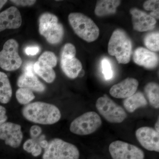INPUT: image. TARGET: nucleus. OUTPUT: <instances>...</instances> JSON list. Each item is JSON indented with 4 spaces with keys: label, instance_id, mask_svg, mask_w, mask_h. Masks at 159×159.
Segmentation results:
<instances>
[{
    "label": "nucleus",
    "instance_id": "obj_8",
    "mask_svg": "<svg viewBox=\"0 0 159 159\" xmlns=\"http://www.w3.org/2000/svg\"><path fill=\"white\" fill-rule=\"evenodd\" d=\"M18 43L16 40H8L0 51V67L6 71H14L19 68L22 60L18 53Z\"/></svg>",
    "mask_w": 159,
    "mask_h": 159
},
{
    "label": "nucleus",
    "instance_id": "obj_31",
    "mask_svg": "<svg viewBox=\"0 0 159 159\" xmlns=\"http://www.w3.org/2000/svg\"><path fill=\"white\" fill-rule=\"evenodd\" d=\"M42 132V128L37 125H32L30 129V134L33 139L39 136Z\"/></svg>",
    "mask_w": 159,
    "mask_h": 159
},
{
    "label": "nucleus",
    "instance_id": "obj_26",
    "mask_svg": "<svg viewBox=\"0 0 159 159\" xmlns=\"http://www.w3.org/2000/svg\"><path fill=\"white\" fill-rule=\"evenodd\" d=\"M76 50L75 46L70 43L64 46L61 54V58H69L75 57Z\"/></svg>",
    "mask_w": 159,
    "mask_h": 159
},
{
    "label": "nucleus",
    "instance_id": "obj_16",
    "mask_svg": "<svg viewBox=\"0 0 159 159\" xmlns=\"http://www.w3.org/2000/svg\"><path fill=\"white\" fill-rule=\"evenodd\" d=\"M17 85L20 88L29 89L39 93L45 90V86L39 80L34 72H24L18 79Z\"/></svg>",
    "mask_w": 159,
    "mask_h": 159
},
{
    "label": "nucleus",
    "instance_id": "obj_35",
    "mask_svg": "<svg viewBox=\"0 0 159 159\" xmlns=\"http://www.w3.org/2000/svg\"><path fill=\"white\" fill-rule=\"evenodd\" d=\"M33 63L29 62L25 66V72H34V69H33Z\"/></svg>",
    "mask_w": 159,
    "mask_h": 159
},
{
    "label": "nucleus",
    "instance_id": "obj_2",
    "mask_svg": "<svg viewBox=\"0 0 159 159\" xmlns=\"http://www.w3.org/2000/svg\"><path fill=\"white\" fill-rule=\"evenodd\" d=\"M132 51V43L126 33L121 29L114 31L108 45L109 54L115 56L119 64L129 62Z\"/></svg>",
    "mask_w": 159,
    "mask_h": 159
},
{
    "label": "nucleus",
    "instance_id": "obj_3",
    "mask_svg": "<svg viewBox=\"0 0 159 159\" xmlns=\"http://www.w3.org/2000/svg\"><path fill=\"white\" fill-rule=\"evenodd\" d=\"M68 20L75 33L87 42H93L99 37V30L98 26L85 15L73 12L69 14Z\"/></svg>",
    "mask_w": 159,
    "mask_h": 159
},
{
    "label": "nucleus",
    "instance_id": "obj_28",
    "mask_svg": "<svg viewBox=\"0 0 159 159\" xmlns=\"http://www.w3.org/2000/svg\"><path fill=\"white\" fill-rule=\"evenodd\" d=\"M159 1L157 0H148L143 4V7L147 11H155L159 9Z\"/></svg>",
    "mask_w": 159,
    "mask_h": 159
},
{
    "label": "nucleus",
    "instance_id": "obj_1",
    "mask_svg": "<svg viewBox=\"0 0 159 159\" xmlns=\"http://www.w3.org/2000/svg\"><path fill=\"white\" fill-rule=\"evenodd\" d=\"M22 113L28 121L42 125L54 124L61 118L60 111L56 106L42 102L27 104Z\"/></svg>",
    "mask_w": 159,
    "mask_h": 159
},
{
    "label": "nucleus",
    "instance_id": "obj_20",
    "mask_svg": "<svg viewBox=\"0 0 159 159\" xmlns=\"http://www.w3.org/2000/svg\"><path fill=\"white\" fill-rule=\"evenodd\" d=\"M34 72L46 82L51 83L54 81L56 74L53 68L46 63L38 60L33 66Z\"/></svg>",
    "mask_w": 159,
    "mask_h": 159
},
{
    "label": "nucleus",
    "instance_id": "obj_22",
    "mask_svg": "<svg viewBox=\"0 0 159 159\" xmlns=\"http://www.w3.org/2000/svg\"><path fill=\"white\" fill-rule=\"evenodd\" d=\"M145 92L150 105L156 109L159 107V86L155 82L148 83L145 86Z\"/></svg>",
    "mask_w": 159,
    "mask_h": 159
},
{
    "label": "nucleus",
    "instance_id": "obj_12",
    "mask_svg": "<svg viewBox=\"0 0 159 159\" xmlns=\"http://www.w3.org/2000/svg\"><path fill=\"white\" fill-rule=\"evenodd\" d=\"M139 85L137 79L128 77L113 86L110 90V94L117 99H126L136 93Z\"/></svg>",
    "mask_w": 159,
    "mask_h": 159
},
{
    "label": "nucleus",
    "instance_id": "obj_34",
    "mask_svg": "<svg viewBox=\"0 0 159 159\" xmlns=\"http://www.w3.org/2000/svg\"><path fill=\"white\" fill-rule=\"evenodd\" d=\"M42 152V149L41 146H40L39 144L36 143V145L34 146L33 151L31 153L33 156L37 157L41 154Z\"/></svg>",
    "mask_w": 159,
    "mask_h": 159
},
{
    "label": "nucleus",
    "instance_id": "obj_5",
    "mask_svg": "<svg viewBox=\"0 0 159 159\" xmlns=\"http://www.w3.org/2000/svg\"><path fill=\"white\" fill-rule=\"evenodd\" d=\"M80 152L75 145L61 139H54L44 149L43 159H79Z\"/></svg>",
    "mask_w": 159,
    "mask_h": 159
},
{
    "label": "nucleus",
    "instance_id": "obj_38",
    "mask_svg": "<svg viewBox=\"0 0 159 159\" xmlns=\"http://www.w3.org/2000/svg\"><path fill=\"white\" fill-rule=\"evenodd\" d=\"M7 1L6 0H0V10L3 7V6L6 4Z\"/></svg>",
    "mask_w": 159,
    "mask_h": 159
},
{
    "label": "nucleus",
    "instance_id": "obj_9",
    "mask_svg": "<svg viewBox=\"0 0 159 159\" xmlns=\"http://www.w3.org/2000/svg\"><path fill=\"white\" fill-rule=\"evenodd\" d=\"M109 151L113 159H144L145 157L141 148L119 140L111 143Z\"/></svg>",
    "mask_w": 159,
    "mask_h": 159
},
{
    "label": "nucleus",
    "instance_id": "obj_19",
    "mask_svg": "<svg viewBox=\"0 0 159 159\" xmlns=\"http://www.w3.org/2000/svg\"><path fill=\"white\" fill-rule=\"evenodd\" d=\"M148 104L144 94L141 92L135 93L132 96L125 99L123 106L127 111L133 113L137 109L145 107Z\"/></svg>",
    "mask_w": 159,
    "mask_h": 159
},
{
    "label": "nucleus",
    "instance_id": "obj_18",
    "mask_svg": "<svg viewBox=\"0 0 159 159\" xmlns=\"http://www.w3.org/2000/svg\"><path fill=\"white\" fill-rule=\"evenodd\" d=\"M119 0H100L97 2L95 13L98 16L115 14L121 3Z\"/></svg>",
    "mask_w": 159,
    "mask_h": 159
},
{
    "label": "nucleus",
    "instance_id": "obj_10",
    "mask_svg": "<svg viewBox=\"0 0 159 159\" xmlns=\"http://www.w3.org/2000/svg\"><path fill=\"white\" fill-rule=\"evenodd\" d=\"M21 126L11 122H6L0 125V139L6 145L13 148L19 147L22 141Z\"/></svg>",
    "mask_w": 159,
    "mask_h": 159
},
{
    "label": "nucleus",
    "instance_id": "obj_15",
    "mask_svg": "<svg viewBox=\"0 0 159 159\" xmlns=\"http://www.w3.org/2000/svg\"><path fill=\"white\" fill-rule=\"evenodd\" d=\"M133 60L138 65L148 69L155 68L159 63L158 56L156 53L142 47L135 50Z\"/></svg>",
    "mask_w": 159,
    "mask_h": 159
},
{
    "label": "nucleus",
    "instance_id": "obj_7",
    "mask_svg": "<svg viewBox=\"0 0 159 159\" xmlns=\"http://www.w3.org/2000/svg\"><path fill=\"white\" fill-rule=\"evenodd\" d=\"M96 106L99 114L111 123H121L127 117L125 110L106 96L98 98Z\"/></svg>",
    "mask_w": 159,
    "mask_h": 159
},
{
    "label": "nucleus",
    "instance_id": "obj_27",
    "mask_svg": "<svg viewBox=\"0 0 159 159\" xmlns=\"http://www.w3.org/2000/svg\"><path fill=\"white\" fill-rule=\"evenodd\" d=\"M101 65H102V74L104 75L105 79L106 80H110L112 78L113 74L110 62L106 58H104L102 60Z\"/></svg>",
    "mask_w": 159,
    "mask_h": 159
},
{
    "label": "nucleus",
    "instance_id": "obj_25",
    "mask_svg": "<svg viewBox=\"0 0 159 159\" xmlns=\"http://www.w3.org/2000/svg\"><path fill=\"white\" fill-rule=\"evenodd\" d=\"M38 60L46 63L53 68L57 64V58L55 54L51 51H45L39 57Z\"/></svg>",
    "mask_w": 159,
    "mask_h": 159
},
{
    "label": "nucleus",
    "instance_id": "obj_14",
    "mask_svg": "<svg viewBox=\"0 0 159 159\" xmlns=\"http://www.w3.org/2000/svg\"><path fill=\"white\" fill-rule=\"evenodd\" d=\"M21 24V15L19 10L14 6L0 13V32L7 29H18Z\"/></svg>",
    "mask_w": 159,
    "mask_h": 159
},
{
    "label": "nucleus",
    "instance_id": "obj_4",
    "mask_svg": "<svg viewBox=\"0 0 159 159\" xmlns=\"http://www.w3.org/2000/svg\"><path fill=\"white\" fill-rule=\"evenodd\" d=\"M39 32L51 44H57L62 41L64 34L63 27L58 22L56 16L49 12L43 13L39 19Z\"/></svg>",
    "mask_w": 159,
    "mask_h": 159
},
{
    "label": "nucleus",
    "instance_id": "obj_33",
    "mask_svg": "<svg viewBox=\"0 0 159 159\" xmlns=\"http://www.w3.org/2000/svg\"><path fill=\"white\" fill-rule=\"evenodd\" d=\"M39 48L38 47H29L26 48L25 52L28 55H36L39 52Z\"/></svg>",
    "mask_w": 159,
    "mask_h": 159
},
{
    "label": "nucleus",
    "instance_id": "obj_32",
    "mask_svg": "<svg viewBox=\"0 0 159 159\" xmlns=\"http://www.w3.org/2000/svg\"><path fill=\"white\" fill-rule=\"evenodd\" d=\"M7 119L6 109L2 106L0 105V125L6 122Z\"/></svg>",
    "mask_w": 159,
    "mask_h": 159
},
{
    "label": "nucleus",
    "instance_id": "obj_39",
    "mask_svg": "<svg viewBox=\"0 0 159 159\" xmlns=\"http://www.w3.org/2000/svg\"><path fill=\"white\" fill-rule=\"evenodd\" d=\"M155 130L157 131V132L159 133V120L158 119L155 125Z\"/></svg>",
    "mask_w": 159,
    "mask_h": 159
},
{
    "label": "nucleus",
    "instance_id": "obj_37",
    "mask_svg": "<svg viewBox=\"0 0 159 159\" xmlns=\"http://www.w3.org/2000/svg\"><path fill=\"white\" fill-rule=\"evenodd\" d=\"M39 145L42 148H46L48 145V142L45 140H43L39 142Z\"/></svg>",
    "mask_w": 159,
    "mask_h": 159
},
{
    "label": "nucleus",
    "instance_id": "obj_21",
    "mask_svg": "<svg viewBox=\"0 0 159 159\" xmlns=\"http://www.w3.org/2000/svg\"><path fill=\"white\" fill-rule=\"evenodd\" d=\"M12 89L9 78L5 73L0 71V102L8 103L12 96Z\"/></svg>",
    "mask_w": 159,
    "mask_h": 159
},
{
    "label": "nucleus",
    "instance_id": "obj_36",
    "mask_svg": "<svg viewBox=\"0 0 159 159\" xmlns=\"http://www.w3.org/2000/svg\"><path fill=\"white\" fill-rule=\"evenodd\" d=\"M159 9L155 10V11H152L151 12L150 14L149 15L151 17L155 19H159Z\"/></svg>",
    "mask_w": 159,
    "mask_h": 159
},
{
    "label": "nucleus",
    "instance_id": "obj_29",
    "mask_svg": "<svg viewBox=\"0 0 159 159\" xmlns=\"http://www.w3.org/2000/svg\"><path fill=\"white\" fill-rule=\"evenodd\" d=\"M36 144V142L33 139H28L23 145V148L29 153H31Z\"/></svg>",
    "mask_w": 159,
    "mask_h": 159
},
{
    "label": "nucleus",
    "instance_id": "obj_6",
    "mask_svg": "<svg viewBox=\"0 0 159 159\" xmlns=\"http://www.w3.org/2000/svg\"><path fill=\"white\" fill-rule=\"evenodd\" d=\"M102 120L96 112L89 111L76 118L71 122L70 131L78 135L93 133L101 126Z\"/></svg>",
    "mask_w": 159,
    "mask_h": 159
},
{
    "label": "nucleus",
    "instance_id": "obj_23",
    "mask_svg": "<svg viewBox=\"0 0 159 159\" xmlns=\"http://www.w3.org/2000/svg\"><path fill=\"white\" fill-rule=\"evenodd\" d=\"M16 99L20 104L27 105L35 98L32 91L29 89L20 88L16 91Z\"/></svg>",
    "mask_w": 159,
    "mask_h": 159
},
{
    "label": "nucleus",
    "instance_id": "obj_11",
    "mask_svg": "<svg viewBox=\"0 0 159 159\" xmlns=\"http://www.w3.org/2000/svg\"><path fill=\"white\" fill-rule=\"evenodd\" d=\"M136 137L145 149L150 151L159 152V133L152 127L144 126L138 129Z\"/></svg>",
    "mask_w": 159,
    "mask_h": 159
},
{
    "label": "nucleus",
    "instance_id": "obj_30",
    "mask_svg": "<svg viewBox=\"0 0 159 159\" xmlns=\"http://www.w3.org/2000/svg\"><path fill=\"white\" fill-rule=\"evenodd\" d=\"M11 2L17 6H32L36 1L34 0H12Z\"/></svg>",
    "mask_w": 159,
    "mask_h": 159
},
{
    "label": "nucleus",
    "instance_id": "obj_17",
    "mask_svg": "<svg viewBox=\"0 0 159 159\" xmlns=\"http://www.w3.org/2000/svg\"><path fill=\"white\" fill-rule=\"evenodd\" d=\"M61 66L63 72L71 79L77 77L82 68V64L75 57L61 58Z\"/></svg>",
    "mask_w": 159,
    "mask_h": 159
},
{
    "label": "nucleus",
    "instance_id": "obj_24",
    "mask_svg": "<svg viewBox=\"0 0 159 159\" xmlns=\"http://www.w3.org/2000/svg\"><path fill=\"white\" fill-rule=\"evenodd\" d=\"M159 33L158 31L151 32L146 34L144 38V43L148 50L152 51L159 50Z\"/></svg>",
    "mask_w": 159,
    "mask_h": 159
},
{
    "label": "nucleus",
    "instance_id": "obj_13",
    "mask_svg": "<svg viewBox=\"0 0 159 159\" xmlns=\"http://www.w3.org/2000/svg\"><path fill=\"white\" fill-rule=\"evenodd\" d=\"M130 13L134 29L136 31L144 32L154 29L156 20L145 11L137 8H133L130 9Z\"/></svg>",
    "mask_w": 159,
    "mask_h": 159
}]
</instances>
